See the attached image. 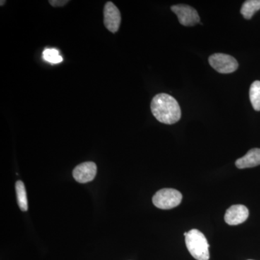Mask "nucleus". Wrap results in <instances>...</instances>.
Masks as SVG:
<instances>
[{
    "instance_id": "obj_1",
    "label": "nucleus",
    "mask_w": 260,
    "mask_h": 260,
    "mask_svg": "<svg viewBox=\"0 0 260 260\" xmlns=\"http://www.w3.org/2000/svg\"><path fill=\"white\" fill-rule=\"evenodd\" d=\"M150 109L155 119L164 124H175L181 119L179 103L169 94H157L152 100Z\"/></svg>"
},
{
    "instance_id": "obj_2",
    "label": "nucleus",
    "mask_w": 260,
    "mask_h": 260,
    "mask_svg": "<svg viewBox=\"0 0 260 260\" xmlns=\"http://www.w3.org/2000/svg\"><path fill=\"white\" fill-rule=\"evenodd\" d=\"M188 251L197 260H209V244L204 234L198 229H191L185 237Z\"/></svg>"
},
{
    "instance_id": "obj_3",
    "label": "nucleus",
    "mask_w": 260,
    "mask_h": 260,
    "mask_svg": "<svg viewBox=\"0 0 260 260\" xmlns=\"http://www.w3.org/2000/svg\"><path fill=\"white\" fill-rule=\"evenodd\" d=\"M182 194L177 189L166 188L157 191L154 194L153 203L156 208L162 210H169L176 208L180 204Z\"/></svg>"
},
{
    "instance_id": "obj_4",
    "label": "nucleus",
    "mask_w": 260,
    "mask_h": 260,
    "mask_svg": "<svg viewBox=\"0 0 260 260\" xmlns=\"http://www.w3.org/2000/svg\"><path fill=\"white\" fill-rule=\"evenodd\" d=\"M210 66L219 73L229 74L238 69L239 64L235 58L225 54H214L209 57Z\"/></svg>"
},
{
    "instance_id": "obj_5",
    "label": "nucleus",
    "mask_w": 260,
    "mask_h": 260,
    "mask_svg": "<svg viewBox=\"0 0 260 260\" xmlns=\"http://www.w3.org/2000/svg\"><path fill=\"white\" fill-rule=\"evenodd\" d=\"M171 9L177 15L179 23L184 26H193L200 22L198 11L189 5H173Z\"/></svg>"
},
{
    "instance_id": "obj_6",
    "label": "nucleus",
    "mask_w": 260,
    "mask_h": 260,
    "mask_svg": "<svg viewBox=\"0 0 260 260\" xmlns=\"http://www.w3.org/2000/svg\"><path fill=\"white\" fill-rule=\"evenodd\" d=\"M121 20V13L112 2H107L104 8V23L106 28L115 34L119 30Z\"/></svg>"
},
{
    "instance_id": "obj_7",
    "label": "nucleus",
    "mask_w": 260,
    "mask_h": 260,
    "mask_svg": "<svg viewBox=\"0 0 260 260\" xmlns=\"http://www.w3.org/2000/svg\"><path fill=\"white\" fill-rule=\"evenodd\" d=\"M97 174V166L91 161L84 162L77 166L73 170V175L78 183L85 184L95 179Z\"/></svg>"
},
{
    "instance_id": "obj_8",
    "label": "nucleus",
    "mask_w": 260,
    "mask_h": 260,
    "mask_svg": "<svg viewBox=\"0 0 260 260\" xmlns=\"http://www.w3.org/2000/svg\"><path fill=\"white\" fill-rule=\"evenodd\" d=\"M249 217V210L242 205H234L229 208L225 212V223L230 225H239L246 221Z\"/></svg>"
},
{
    "instance_id": "obj_9",
    "label": "nucleus",
    "mask_w": 260,
    "mask_h": 260,
    "mask_svg": "<svg viewBox=\"0 0 260 260\" xmlns=\"http://www.w3.org/2000/svg\"><path fill=\"white\" fill-rule=\"evenodd\" d=\"M260 165V149H251L242 158L236 161V166L239 169H247Z\"/></svg>"
},
{
    "instance_id": "obj_10",
    "label": "nucleus",
    "mask_w": 260,
    "mask_h": 260,
    "mask_svg": "<svg viewBox=\"0 0 260 260\" xmlns=\"http://www.w3.org/2000/svg\"><path fill=\"white\" fill-rule=\"evenodd\" d=\"M15 190H16L19 208L22 211H27L28 210V200H27L26 190H25L23 181H17L15 184Z\"/></svg>"
},
{
    "instance_id": "obj_11",
    "label": "nucleus",
    "mask_w": 260,
    "mask_h": 260,
    "mask_svg": "<svg viewBox=\"0 0 260 260\" xmlns=\"http://www.w3.org/2000/svg\"><path fill=\"white\" fill-rule=\"evenodd\" d=\"M260 10V0H247L244 2L241 9V13L244 18L249 20L256 12Z\"/></svg>"
},
{
    "instance_id": "obj_12",
    "label": "nucleus",
    "mask_w": 260,
    "mask_h": 260,
    "mask_svg": "<svg viewBox=\"0 0 260 260\" xmlns=\"http://www.w3.org/2000/svg\"><path fill=\"white\" fill-rule=\"evenodd\" d=\"M249 98L251 105L254 110L260 111V81L256 80L251 84L250 90H249Z\"/></svg>"
},
{
    "instance_id": "obj_13",
    "label": "nucleus",
    "mask_w": 260,
    "mask_h": 260,
    "mask_svg": "<svg viewBox=\"0 0 260 260\" xmlns=\"http://www.w3.org/2000/svg\"><path fill=\"white\" fill-rule=\"evenodd\" d=\"M43 59L52 64H58L63 61L59 51L56 49H46L43 51Z\"/></svg>"
},
{
    "instance_id": "obj_14",
    "label": "nucleus",
    "mask_w": 260,
    "mask_h": 260,
    "mask_svg": "<svg viewBox=\"0 0 260 260\" xmlns=\"http://www.w3.org/2000/svg\"><path fill=\"white\" fill-rule=\"evenodd\" d=\"M68 3H70V1H68V0H50V1H49V4L51 6L54 7V8L64 6Z\"/></svg>"
},
{
    "instance_id": "obj_15",
    "label": "nucleus",
    "mask_w": 260,
    "mask_h": 260,
    "mask_svg": "<svg viewBox=\"0 0 260 260\" xmlns=\"http://www.w3.org/2000/svg\"><path fill=\"white\" fill-rule=\"evenodd\" d=\"M0 3H1V4H0L1 5V6H3V5H4L5 3H6V1H3V0H2Z\"/></svg>"
},
{
    "instance_id": "obj_16",
    "label": "nucleus",
    "mask_w": 260,
    "mask_h": 260,
    "mask_svg": "<svg viewBox=\"0 0 260 260\" xmlns=\"http://www.w3.org/2000/svg\"><path fill=\"white\" fill-rule=\"evenodd\" d=\"M187 234H188V232H185V233H184V237H186V235H187Z\"/></svg>"
},
{
    "instance_id": "obj_17",
    "label": "nucleus",
    "mask_w": 260,
    "mask_h": 260,
    "mask_svg": "<svg viewBox=\"0 0 260 260\" xmlns=\"http://www.w3.org/2000/svg\"><path fill=\"white\" fill-rule=\"evenodd\" d=\"M249 260H252V259H249Z\"/></svg>"
}]
</instances>
